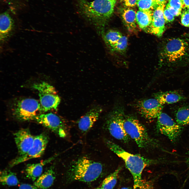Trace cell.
<instances>
[{"mask_svg": "<svg viewBox=\"0 0 189 189\" xmlns=\"http://www.w3.org/2000/svg\"><path fill=\"white\" fill-rule=\"evenodd\" d=\"M104 141L107 147L124 162L127 168L133 177V189H140L142 185V174L143 170L147 166L156 163L157 161L139 154L129 153L110 140L105 139Z\"/></svg>", "mask_w": 189, "mask_h": 189, "instance_id": "6da1fadb", "label": "cell"}, {"mask_svg": "<svg viewBox=\"0 0 189 189\" xmlns=\"http://www.w3.org/2000/svg\"><path fill=\"white\" fill-rule=\"evenodd\" d=\"M117 0H77L81 14L98 28H102L112 16Z\"/></svg>", "mask_w": 189, "mask_h": 189, "instance_id": "7a4b0ae2", "label": "cell"}, {"mask_svg": "<svg viewBox=\"0 0 189 189\" xmlns=\"http://www.w3.org/2000/svg\"><path fill=\"white\" fill-rule=\"evenodd\" d=\"M103 166L100 162L86 156L80 158L70 166L67 174L68 180L89 183L93 182L100 176Z\"/></svg>", "mask_w": 189, "mask_h": 189, "instance_id": "3957f363", "label": "cell"}, {"mask_svg": "<svg viewBox=\"0 0 189 189\" xmlns=\"http://www.w3.org/2000/svg\"><path fill=\"white\" fill-rule=\"evenodd\" d=\"M123 125L128 135L139 147L148 149L158 147L157 143L149 136L145 127L136 118L125 116Z\"/></svg>", "mask_w": 189, "mask_h": 189, "instance_id": "277c9868", "label": "cell"}, {"mask_svg": "<svg viewBox=\"0 0 189 189\" xmlns=\"http://www.w3.org/2000/svg\"><path fill=\"white\" fill-rule=\"evenodd\" d=\"M13 114L17 119L22 121L34 120L42 112L38 101L31 98L20 99L14 103Z\"/></svg>", "mask_w": 189, "mask_h": 189, "instance_id": "5b68a950", "label": "cell"}, {"mask_svg": "<svg viewBox=\"0 0 189 189\" xmlns=\"http://www.w3.org/2000/svg\"><path fill=\"white\" fill-rule=\"evenodd\" d=\"M125 116L122 107L117 106L109 114L106 125L112 136L125 143H127L130 140V137L124 127L123 120Z\"/></svg>", "mask_w": 189, "mask_h": 189, "instance_id": "8992f818", "label": "cell"}, {"mask_svg": "<svg viewBox=\"0 0 189 189\" xmlns=\"http://www.w3.org/2000/svg\"><path fill=\"white\" fill-rule=\"evenodd\" d=\"M32 86L38 92L42 112L57 109L61 99L53 86L43 81L34 83Z\"/></svg>", "mask_w": 189, "mask_h": 189, "instance_id": "52a82bcc", "label": "cell"}, {"mask_svg": "<svg viewBox=\"0 0 189 189\" xmlns=\"http://www.w3.org/2000/svg\"><path fill=\"white\" fill-rule=\"evenodd\" d=\"M48 141V137L44 133L35 136L33 144L28 151L13 160L9 164L10 167H12L31 159L41 157L45 151Z\"/></svg>", "mask_w": 189, "mask_h": 189, "instance_id": "ba28073f", "label": "cell"}, {"mask_svg": "<svg viewBox=\"0 0 189 189\" xmlns=\"http://www.w3.org/2000/svg\"><path fill=\"white\" fill-rule=\"evenodd\" d=\"M156 128L161 134L172 142L176 141L181 132V126L174 120L166 113L162 112L158 116Z\"/></svg>", "mask_w": 189, "mask_h": 189, "instance_id": "9c48e42d", "label": "cell"}, {"mask_svg": "<svg viewBox=\"0 0 189 189\" xmlns=\"http://www.w3.org/2000/svg\"><path fill=\"white\" fill-rule=\"evenodd\" d=\"M34 120L61 138H65L67 135L66 124L61 119L55 114L51 112L40 114L36 116Z\"/></svg>", "mask_w": 189, "mask_h": 189, "instance_id": "30bf717a", "label": "cell"}, {"mask_svg": "<svg viewBox=\"0 0 189 189\" xmlns=\"http://www.w3.org/2000/svg\"><path fill=\"white\" fill-rule=\"evenodd\" d=\"M136 107L139 113L145 118L151 120L157 118L162 112L163 106L156 98H149L139 101Z\"/></svg>", "mask_w": 189, "mask_h": 189, "instance_id": "8fae6325", "label": "cell"}, {"mask_svg": "<svg viewBox=\"0 0 189 189\" xmlns=\"http://www.w3.org/2000/svg\"><path fill=\"white\" fill-rule=\"evenodd\" d=\"M186 42L179 38L170 39L167 43L165 50V54L170 62H174L185 54L187 47Z\"/></svg>", "mask_w": 189, "mask_h": 189, "instance_id": "7c38bea8", "label": "cell"}, {"mask_svg": "<svg viewBox=\"0 0 189 189\" xmlns=\"http://www.w3.org/2000/svg\"><path fill=\"white\" fill-rule=\"evenodd\" d=\"M14 135L19 156L25 154L32 146L35 136L28 128L22 129L15 133Z\"/></svg>", "mask_w": 189, "mask_h": 189, "instance_id": "4fadbf2b", "label": "cell"}, {"mask_svg": "<svg viewBox=\"0 0 189 189\" xmlns=\"http://www.w3.org/2000/svg\"><path fill=\"white\" fill-rule=\"evenodd\" d=\"M165 4L159 5L153 11L152 20L147 32L160 36L165 30V20L164 16Z\"/></svg>", "mask_w": 189, "mask_h": 189, "instance_id": "5bb4252c", "label": "cell"}, {"mask_svg": "<svg viewBox=\"0 0 189 189\" xmlns=\"http://www.w3.org/2000/svg\"><path fill=\"white\" fill-rule=\"evenodd\" d=\"M102 111L100 107H94L82 117L77 123L80 130L83 133H86L89 130L98 119Z\"/></svg>", "mask_w": 189, "mask_h": 189, "instance_id": "9a60e30c", "label": "cell"}, {"mask_svg": "<svg viewBox=\"0 0 189 189\" xmlns=\"http://www.w3.org/2000/svg\"><path fill=\"white\" fill-rule=\"evenodd\" d=\"M14 22L8 12H4L0 15V40L6 41L12 34L14 27Z\"/></svg>", "mask_w": 189, "mask_h": 189, "instance_id": "2e32d148", "label": "cell"}, {"mask_svg": "<svg viewBox=\"0 0 189 189\" xmlns=\"http://www.w3.org/2000/svg\"><path fill=\"white\" fill-rule=\"evenodd\" d=\"M155 98L162 105L171 104L182 101L185 99L181 93L176 91L161 92L156 94Z\"/></svg>", "mask_w": 189, "mask_h": 189, "instance_id": "e0dca14e", "label": "cell"}, {"mask_svg": "<svg viewBox=\"0 0 189 189\" xmlns=\"http://www.w3.org/2000/svg\"><path fill=\"white\" fill-rule=\"evenodd\" d=\"M57 155H55L40 162L28 164L25 171L27 177L32 180L35 181L41 175L43 166L54 159Z\"/></svg>", "mask_w": 189, "mask_h": 189, "instance_id": "ac0fdd59", "label": "cell"}, {"mask_svg": "<svg viewBox=\"0 0 189 189\" xmlns=\"http://www.w3.org/2000/svg\"><path fill=\"white\" fill-rule=\"evenodd\" d=\"M55 179V172L52 168H50L39 176L34 184L38 188L48 189L52 185Z\"/></svg>", "mask_w": 189, "mask_h": 189, "instance_id": "d6986e66", "label": "cell"}, {"mask_svg": "<svg viewBox=\"0 0 189 189\" xmlns=\"http://www.w3.org/2000/svg\"><path fill=\"white\" fill-rule=\"evenodd\" d=\"M153 11L152 10L137 11L136 20L139 27L145 32L147 31L151 23Z\"/></svg>", "mask_w": 189, "mask_h": 189, "instance_id": "ffe728a7", "label": "cell"}, {"mask_svg": "<svg viewBox=\"0 0 189 189\" xmlns=\"http://www.w3.org/2000/svg\"><path fill=\"white\" fill-rule=\"evenodd\" d=\"M136 13L131 9L124 10L122 14V17L125 25L130 32L134 31L136 27Z\"/></svg>", "mask_w": 189, "mask_h": 189, "instance_id": "44dd1931", "label": "cell"}, {"mask_svg": "<svg viewBox=\"0 0 189 189\" xmlns=\"http://www.w3.org/2000/svg\"><path fill=\"white\" fill-rule=\"evenodd\" d=\"M0 179L1 184L4 185L15 186L19 183L15 174L9 171L4 170L1 172Z\"/></svg>", "mask_w": 189, "mask_h": 189, "instance_id": "7402d4cb", "label": "cell"}, {"mask_svg": "<svg viewBox=\"0 0 189 189\" xmlns=\"http://www.w3.org/2000/svg\"><path fill=\"white\" fill-rule=\"evenodd\" d=\"M177 123L181 126L189 125V106L179 108L175 115Z\"/></svg>", "mask_w": 189, "mask_h": 189, "instance_id": "603a6c76", "label": "cell"}, {"mask_svg": "<svg viewBox=\"0 0 189 189\" xmlns=\"http://www.w3.org/2000/svg\"><path fill=\"white\" fill-rule=\"evenodd\" d=\"M121 169L119 167L103 180L100 187L105 189H113L117 182L118 175Z\"/></svg>", "mask_w": 189, "mask_h": 189, "instance_id": "cb8c5ba5", "label": "cell"}, {"mask_svg": "<svg viewBox=\"0 0 189 189\" xmlns=\"http://www.w3.org/2000/svg\"><path fill=\"white\" fill-rule=\"evenodd\" d=\"M122 35L119 32L113 30H109L103 34L104 42L110 48L118 41Z\"/></svg>", "mask_w": 189, "mask_h": 189, "instance_id": "d4e9b609", "label": "cell"}, {"mask_svg": "<svg viewBox=\"0 0 189 189\" xmlns=\"http://www.w3.org/2000/svg\"><path fill=\"white\" fill-rule=\"evenodd\" d=\"M136 5L142 10H152L159 6L155 0H137Z\"/></svg>", "mask_w": 189, "mask_h": 189, "instance_id": "484cf974", "label": "cell"}, {"mask_svg": "<svg viewBox=\"0 0 189 189\" xmlns=\"http://www.w3.org/2000/svg\"><path fill=\"white\" fill-rule=\"evenodd\" d=\"M128 39L126 36L122 35L118 41L110 48L112 50L120 52H123L126 50Z\"/></svg>", "mask_w": 189, "mask_h": 189, "instance_id": "4316f807", "label": "cell"}, {"mask_svg": "<svg viewBox=\"0 0 189 189\" xmlns=\"http://www.w3.org/2000/svg\"><path fill=\"white\" fill-rule=\"evenodd\" d=\"M167 4L170 6L176 9L181 11L182 5L180 0H168Z\"/></svg>", "mask_w": 189, "mask_h": 189, "instance_id": "83f0119b", "label": "cell"}, {"mask_svg": "<svg viewBox=\"0 0 189 189\" xmlns=\"http://www.w3.org/2000/svg\"><path fill=\"white\" fill-rule=\"evenodd\" d=\"M181 21L183 25L189 27V13L187 10L184 11L182 14Z\"/></svg>", "mask_w": 189, "mask_h": 189, "instance_id": "f1b7e54d", "label": "cell"}, {"mask_svg": "<svg viewBox=\"0 0 189 189\" xmlns=\"http://www.w3.org/2000/svg\"><path fill=\"white\" fill-rule=\"evenodd\" d=\"M163 14L165 22H171L174 20V16L169 12L166 7L164 9Z\"/></svg>", "mask_w": 189, "mask_h": 189, "instance_id": "f546056e", "label": "cell"}, {"mask_svg": "<svg viewBox=\"0 0 189 189\" xmlns=\"http://www.w3.org/2000/svg\"><path fill=\"white\" fill-rule=\"evenodd\" d=\"M166 8L169 12L175 16H177L181 14V11L176 9L170 6L168 4L166 6Z\"/></svg>", "mask_w": 189, "mask_h": 189, "instance_id": "4dcf8cb0", "label": "cell"}, {"mask_svg": "<svg viewBox=\"0 0 189 189\" xmlns=\"http://www.w3.org/2000/svg\"><path fill=\"white\" fill-rule=\"evenodd\" d=\"M124 5L129 7H134L136 5L137 0H123Z\"/></svg>", "mask_w": 189, "mask_h": 189, "instance_id": "1f68e13d", "label": "cell"}, {"mask_svg": "<svg viewBox=\"0 0 189 189\" xmlns=\"http://www.w3.org/2000/svg\"><path fill=\"white\" fill-rule=\"evenodd\" d=\"M34 185H33L27 183H23L21 185L19 189H38Z\"/></svg>", "mask_w": 189, "mask_h": 189, "instance_id": "d6a6232c", "label": "cell"}, {"mask_svg": "<svg viewBox=\"0 0 189 189\" xmlns=\"http://www.w3.org/2000/svg\"><path fill=\"white\" fill-rule=\"evenodd\" d=\"M182 8L185 9L189 7V0H182Z\"/></svg>", "mask_w": 189, "mask_h": 189, "instance_id": "836d02e7", "label": "cell"}, {"mask_svg": "<svg viewBox=\"0 0 189 189\" xmlns=\"http://www.w3.org/2000/svg\"><path fill=\"white\" fill-rule=\"evenodd\" d=\"M158 5L165 4L168 0H155Z\"/></svg>", "mask_w": 189, "mask_h": 189, "instance_id": "e575fe53", "label": "cell"}, {"mask_svg": "<svg viewBox=\"0 0 189 189\" xmlns=\"http://www.w3.org/2000/svg\"><path fill=\"white\" fill-rule=\"evenodd\" d=\"M94 189H105L104 188L101 187H98Z\"/></svg>", "mask_w": 189, "mask_h": 189, "instance_id": "d590c367", "label": "cell"}, {"mask_svg": "<svg viewBox=\"0 0 189 189\" xmlns=\"http://www.w3.org/2000/svg\"><path fill=\"white\" fill-rule=\"evenodd\" d=\"M187 10L188 12L189 13V7L187 8Z\"/></svg>", "mask_w": 189, "mask_h": 189, "instance_id": "8d00e7d4", "label": "cell"}, {"mask_svg": "<svg viewBox=\"0 0 189 189\" xmlns=\"http://www.w3.org/2000/svg\"><path fill=\"white\" fill-rule=\"evenodd\" d=\"M180 0L181 1H182V0Z\"/></svg>", "mask_w": 189, "mask_h": 189, "instance_id": "74e56055", "label": "cell"}]
</instances>
